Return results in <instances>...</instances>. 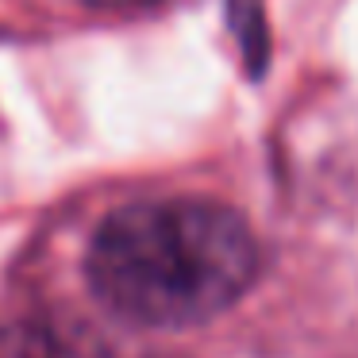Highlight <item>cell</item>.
Returning a JSON list of instances; mask_svg holds the SVG:
<instances>
[{"label":"cell","mask_w":358,"mask_h":358,"mask_svg":"<svg viewBox=\"0 0 358 358\" xmlns=\"http://www.w3.org/2000/svg\"><path fill=\"white\" fill-rule=\"evenodd\" d=\"M262 270L247 216L208 196L135 201L89 239L85 278L104 312L135 327H196L243 301Z\"/></svg>","instance_id":"1"},{"label":"cell","mask_w":358,"mask_h":358,"mask_svg":"<svg viewBox=\"0 0 358 358\" xmlns=\"http://www.w3.org/2000/svg\"><path fill=\"white\" fill-rule=\"evenodd\" d=\"M0 358H124L85 324L58 316H20L0 324Z\"/></svg>","instance_id":"2"},{"label":"cell","mask_w":358,"mask_h":358,"mask_svg":"<svg viewBox=\"0 0 358 358\" xmlns=\"http://www.w3.org/2000/svg\"><path fill=\"white\" fill-rule=\"evenodd\" d=\"M227 24L235 31L247 73L262 78L270 66V24H266L262 0H227Z\"/></svg>","instance_id":"3"},{"label":"cell","mask_w":358,"mask_h":358,"mask_svg":"<svg viewBox=\"0 0 358 358\" xmlns=\"http://www.w3.org/2000/svg\"><path fill=\"white\" fill-rule=\"evenodd\" d=\"M93 4H139V0H93Z\"/></svg>","instance_id":"4"}]
</instances>
